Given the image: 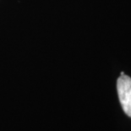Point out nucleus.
<instances>
[{"label":"nucleus","instance_id":"f257e3e1","mask_svg":"<svg viewBox=\"0 0 131 131\" xmlns=\"http://www.w3.org/2000/svg\"><path fill=\"white\" fill-rule=\"evenodd\" d=\"M117 91L123 110L131 118V78L121 75L117 80Z\"/></svg>","mask_w":131,"mask_h":131}]
</instances>
